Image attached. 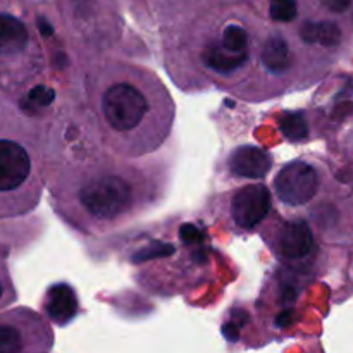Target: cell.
<instances>
[{
    "label": "cell",
    "mask_w": 353,
    "mask_h": 353,
    "mask_svg": "<svg viewBox=\"0 0 353 353\" xmlns=\"http://www.w3.org/2000/svg\"><path fill=\"white\" fill-rule=\"evenodd\" d=\"M79 203L97 219H116L133 205V188L121 176L100 174L83 185L79 190Z\"/></svg>",
    "instance_id": "6da1fadb"
},
{
    "label": "cell",
    "mask_w": 353,
    "mask_h": 353,
    "mask_svg": "<svg viewBox=\"0 0 353 353\" xmlns=\"http://www.w3.org/2000/svg\"><path fill=\"white\" fill-rule=\"evenodd\" d=\"M148 110L147 97L130 81L110 85L102 97V112L114 131H133L145 119Z\"/></svg>",
    "instance_id": "7a4b0ae2"
},
{
    "label": "cell",
    "mask_w": 353,
    "mask_h": 353,
    "mask_svg": "<svg viewBox=\"0 0 353 353\" xmlns=\"http://www.w3.org/2000/svg\"><path fill=\"white\" fill-rule=\"evenodd\" d=\"M319 176L310 164L293 161L286 164L274 178V192L286 205H303L316 196Z\"/></svg>",
    "instance_id": "3957f363"
},
{
    "label": "cell",
    "mask_w": 353,
    "mask_h": 353,
    "mask_svg": "<svg viewBox=\"0 0 353 353\" xmlns=\"http://www.w3.org/2000/svg\"><path fill=\"white\" fill-rule=\"evenodd\" d=\"M271 210V192L264 185H248L231 200V217L241 230H254Z\"/></svg>",
    "instance_id": "277c9868"
},
{
    "label": "cell",
    "mask_w": 353,
    "mask_h": 353,
    "mask_svg": "<svg viewBox=\"0 0 353 353\" xmlns=\"http://www.w3.org/2000/svg\"><path fill=\"white\" fill-rule=\"evenodd\" d=\"M31 172L26 148L10 140H0V192H10L23 185Z\"/></svg>",
    "instance_id": "5b68a950"
},
{
    "label": "cell",
    "mask_w": 353,
    "mask_h": 353,
    "mask_svg": "<svg viewBox=\"0 0 353 353\" xmlns=\"http://www.w3.org/2000/svg\"><path fill=\"white\" fill-rule=\"evenodd\" d=\"M230 171L238 178L261 179L271 171L272 161L265 150L259 147H238L230 155Z\"/></svg>",
    "instance_id": "8992f818"
},
{
    "label": "cell",
    "mask_w": 353,
    "mask_h": 353,
    "mask_svg": "<svg viewBox=\"0 0 353 353\" xmlns=\"http://www.w3.org/2000/svg\"><path fill=\"white\" fill-rule=\"evenodd\" d=\"M279 250L290 261H302L314 250V234L305 221L286 223L279 234Z\"/></svg>",
    "instance_id": "52a82bcc"
},
{
    "label": "cell",
    "mask_w": 353,
    "mask_h": 353,
    "mask_svg": "<svg viewBox=\"0 0 353 353\" xmlns=\"http://www.w3.org/2000/svg\"><path fill=\"white\" fill-rule=\"evenodd\" d=\"M45 312L59 326L71 323L78 314V299L74 290L65 283L50 286L45 295Z\"/></svg>",
    "instance_id": "ba28073f"
},
{
    "label": "cell",
    "mask_w": 353,
    "mask_h": 353,
    "mask_svg": "<svg viewBox=\"0 0 353 353\" xmlns=\"http://www.w3.org/2000/svg\"><path fill=\"white\" fill-rule=\"evenodd\" d=\"M248 55L250 54H234V52H228L214 41V43L207 45V47L203 48L202 61L203 65H205L209 71L216 72V74L231 76L247 65Z\"/></svg>",
    "instance_id": "9c48e42d"
},
{
    "label": "cell",
    "mask_w": 353,
    "mask_h": 353,
    "mask_svg": "<svg viewBox=\"0 0 353 353\" xmlns=\"http://www.w3.org/2000/svg\"><path fill=\"white\" fill-rule=\"evenodd\" d=\"M30 34L17 17L0 14V54H19L26 48Z\"/></svg>",
    "instance_id": "30bf717a"
},
{
    "label": "cell",
    "mask_w": 353,
    "mask_h": 353,
    "mask_svg": "<svg viewBox=\"0 0 353 353\" xmlns=\"http://www.w3.org/2000/svg\"><path fill=\"white\" fill-rule=\"evenodd\" d=\"M261 62L272 74H281L292 64V52H290L288 41L279 34L269 37L262 45Z\"/></svg>",
    "instance_id": "8fae6325"
},
{
    "label": "cell",
    "mask_w": 353,
    "mask_h": 353,
    "mask_svg": "<svg viewBox=\"0 0 353 353\" xmlns=\"http://www.w3.org/2000/svg\"><path fill=\"white\" fill-rule=\"evenodd\" d=\"M300 37L305 43L310 45H323V47H334L340 43L341 31L331 21H323V23H305L300 30Z\"/></svg>",
    "instance_id": "7c38bea8"
},
{
    "label": "cell",
    "mask_w": 353,
    "mask_h": 353,
    "mask_svg": "<svg viewBox=\"0 0 353 353\" xmlns=\"http://www.w3.org/2000/svg\"><path fill=\"white\" fill-rule=\"evenodd\" d=\"M224 50L234 54H250V37L240 24H226L221 31L219 41H216Z\"/></svg>",
    "instance_id": "4fadbf2b"
},
{
    "label": "cell",
    "mask_w": 353,
    "mask_h": 353,
    "mask_svg": "<svg viewBox=\"0 0 353 353\" xmlns=\"http://www.w3.org/2000/svg\"><path fill=\"white\" fill-rule=\"evenodd\" d=\"M279 124H281L283 134L292 141L305 140L307 134H309V126H307L305 117L300 112H288Z\"/></svg>",
    "instance_id": "5bb4252c"
},
{
    "label": "cell",
    "mask_w": 353,
    "mask_h": 353,
    "mask_svg": "<svg viewBox=\"0 0 353 353\" xmlns=\"http://www.w3.org/2000/svg\"><path fill=\"white\" fill-rule=\"evenodd\" d=\"M269 16L276 23H292L299 16V2L296 0H271Z\"/></svg>",
    "instance_id": "9a60e30c"
},
{
    "label": "cell",
    "mask_w": 353,
    "mask_h": 353,
    "mask_svg": "<svg viewBox=\"0 0 353 353\" xmlns=\"http://www.w3.org/2000/svg\"><path fill=\"white\" fill-rule=\"evenodd\" d=\"M23 350L19 331L9 324H0V353H14Z\"/></svg>",
    "instance_id": "2e32d148"
},
{
    "label": "cell",
    "mask_w": 353,
    "mask_h": 353,
    "mask_svg": "<svg viewBox=\"0 0 353 353\" xmlns=\"http://www.w3.org/2000/svg\"><path fill=\"white\" fill-rule=\"evenodd\" d=\"M54 99H55L54 90L48 88V86L45 85L34 86V88L28 93V103L37 107V109H45V107H48L52 102H54Z\"/></svg>",
    "instance_id": "e0dca14e"
},
{
    "label": "cell",
    "mask_w": 353,
    "mask_h": 353,
    "mask_svg": "<svg viewBox=\"0 0 353 353\" xmlns=\"http://www.w3.org/2000/svg\"><path fill=\"white\" fill-rule=\"evenodd\" d=\"M323 3L333 12H345L350 7L352 0H323Z\"/></svg>",
    "instance_id": "ac0fdd59"
},
{
    "label": "cell",
    "mask_w": 353,
    "mask_h": 353,
    "mask_svg": "<svg viewBox=\"0 0 353 353\" xmlns=\"http://www.w3.org/2000/svg\"><path fill=\"white\" fill-rule=\"evenodd\" d=\"M223 334L230 341H236L238 336H240V326H238L236 323H233V321H231V323L224 324V326H223Z\"/></svg>",
    "instance_id": "d6986e66"
},
{
    "label": "cell",
    "mask_w": 353,
    "mask_h": 353,
    "mask_svg": "<svg viewBox=\"0 0 353 353\" xmlns=\"http://www.w3.org/2000/svg\"><path fill=\"white\" fill-rule=\"evenodd\" d=\"M181 238H185V240H188V241H195V240H200V238H202V234H200V231L196 230L195 226H192V224H190V226H183Z\"/></svg>",
    "instance_id": "ffe728a7"
},
{
    "label": "cell",
    "mask_w": 353,
    "mask_h": 353,
    "mask_svg": "<svg viewBox=\"0 0 353 353\" xmlns=\"http://www.w3.org/2000/svg\"><path fill=\"white\" fill-rule=\"evenodd\" d=\"M292 316H293L292 310H286V312L279 314V316L276 317V326H278V327L290 326V323H292Z\"/></svg>",
    "instance_id": "44dd1931"
},
{
    "label": "cell",
    "mask_w": 353,
    "mask_h": 353,
    "mask_svg": "<svg viewBox=\"0 0 353 353\" xmlns=\"http://www.w3.org/2000/svg\"><path fill=\"white\" fill-rule=\"evenodd\" d=\"M40 30H41V33L45 34V37H48V34L52 33V28L48 26L47 21H45V19H41V21H40Z\"/></svg>",
    "instance_id": "7402d4cb"
},
{
    "label": "cell",
    "mask_w": 353,
    "mask_h": 353,
    "mask_svg": "<svg viewBox=\"0 0 353 353\" xmlns=\"http://www.w3.org/2000/svg\"><path fill=\"white\" fill-rule=\"evenodd\" d=\"M0 296H2V286H0Z\"/></svg>",
    "instance_id": "603a6c76"
}]
</instances>
